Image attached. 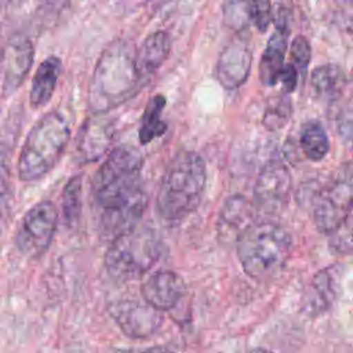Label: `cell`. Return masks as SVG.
<instances>
[{
    "label": "cell",
    "instance_id": "6da1fadb",
    "mask_svg": "<svg viewBox=\"0 0 353 353\" xmlns=\"http://www.w3.org/2000/svg\"><path fill=\"white\" fill-rule=\"evenodd\" d=\"M137 51L125 40L112 41L98 58L88 85V108L105 113L128 101L141 87Z\"/></svg>",
    "mask_w": 353,
    "mask_h": 353
},
{
    "label": "cell",
    "instance_id": "7a4b0ae2",
    "mask_svg": "<svg viewBox=\"0 0 353 353\" xmlns=\"http://www.w3.org/2000/svg\"><path fill=\"white\" fill-rule=\"evenodd\" d=\"M205 163L190 150L179 152L167 165L159 185L156 211L168 225L181 223L200 204L205 189Z\"/></svg>",
    "mask_w": 353,
    "mask_h": 353
},
{
    "label": "cell",
    "instance_id": "3957f363",
    "mask_svg": "<svg viewBox=\"0 0 353 353\" xmlns=\"http://www.w3.org/2000/svg\"><path fill=\"white\" fill-rule=\"evenodd\" d=\"M291 248L292 240L287 229L269 221H254L236 239L243 270L258 281L274 279L284 269Z\"/></svg>",
    "mask_w": 353,
    "mask_h": 353
},
{
    "label": "cell",
    "instance_id": "277c9868",
    "mask_svg": "<svg viewBox=\"0 0 353 353\" xmlns=\"http://www.w3.org/2000/svg\"><path fill=\"white\" fill-rule=\"evenodd\" d=\"M70 139V124L59 110L41 116L30 128L18 157V176L33 182L50 172L61 160Z\"/></svg>",
    "mask_w": 353,
    "mask_h": 353
},
{
    "label": "cell",
    "instance_id": "5b68a950",
    "mask_svg": "<svg viewBox=\"0 0 353 353\" xmlns=\"http://www.w3.org/2000/svg\"><path fill=\"white\" fill-rule=\"evenodd\" d=\"M142 167L143 157L135 148L119 146L108 154L91 182L92 199L99 211L145 190L141 183Z\"/></svg>",
    "mask_w": 353,
    "mask_h": 353
},
{
    "label": "cell",
    "instance_id": "8992f818",
    "mask_svg": "<svg viewBox=\"0 0 353 353\" xmlns=\"http://www.w3.org/2000/svg\"><path fill=\"white\" fill-rule=\"evenodd\" d=\"M161 252L160 236L150 228L137 225L112 240L103 259L105 270L119 283L137 280L157 263Z\"/></svg>",
    "mask_w": 353,
    "mask_h": 353
},
{
    "label": "cell",
    "instance_id": "52a82bcc",
    "mask_svg": "<svg viewBox=\"0 0 353 353\" xmlns=\"http://www.w3.org/2000/svg\"><path fill=\"white\" fill-rule=\"evenodd\" d=\"M353 207V161L341 164L320 192L313 210L319 232L330 234Z\"/></svg>",
    "mask_w": 353,
    "mask_h": 353
},
{
    "label": "cell",
    "instance_id": "ba28073f",
    "mask_svg": "<svg viewBox=\"0 0 353 353\" xmlns=\"http://www.w3.org/2000/svg\"><path fill=\"white\" fill-rule=\"evenodd\" d=\"M58 226V210L54 203L43 200L22 218L15 236L18 250L28 258L41 256L50 247Z\"/></svg>",
    "mask_w": 353,
    "mask_h": 353
},
{
    "label": "cell",
    "instance_id": "9c48e42d",
    "mask_svg": "<svg viewBox=\"0 0 353 353\" xmlns=\"http://www.w3.org/2000/svg\"><path fill=\"white\" fill-rule=\"evenodd\" d=\"M108 310L117 327L134 339H145L154 335L164 321L161 310L146 301L120 299L112 302Z\"/></svg>",
    "mask_w": 353,
    "mask_h": 353
},
{
    "label": "cell",
    "instance_id": "30bf717a",
    "mask_svg": "<svg viewBox=\"0 0 353 353\" xmlns=\"http://www.w3.org/2000/svg\"><path fill=\"white\" fill-rule=\"evenodd\" d=\"M292 181L287 165L280 160L268 161L254 185V204L268 212H279L288 201Z\"/></svg>",
    "mask_w": 353,
    "mask_h": 353
},
{
    "label": "cell",
    "instance_id": "8fae6325",
    "mask_svg": "<svg viewBox=\"0 0 353 353\" xmlns=\"http://www.w3.org/2000/svg\"><path fill=\"white\" fill-rule=\"evenodd\" d=\"M343 268L339 263L319 270L306 284L301 295V312L307 317L325 313L336 301Z\"/></svg>",
    "mask_w": 353,
    "mask_h": 353
},
{
    "label": "cell",
    "instance_id": "7c38bea8",
    "mask_svg": "<svg viewBox=\"0 0 353 353\" xmlns=\"http://www.w3.org/2000/svg\"><path fill=\"white\" fill-rule=\"evenodd\" d=\"M114 123L105 117V113H92L81 125L76 138V159L88 164L101 159L114 138Z\"/></svg>",
    "mask_w": 353,
    "mask_h": 353
},
{
    "label": "cell",
    "instance_id": "4fadbf2b",
    "mask_svg": "<svg viewBox=\"0 0 353 353\" xmlns=\"http://www.w3.org/2000/svg\"><path fill=\"white\" fill-rule=\"evenodd\" d=\"M252 63V51L245 40L234 39L221 52L215 76L225 90H236L245 83Z\"/></svg>",
    "mask_w": 353,
    "mask_h": 353
},
{
    "label": "cell",
    "instance_id": "5bb4252c",
    "mask_svg": "<svg viewBox=\"0 0 353 353\" xmlns=\"http://www.w3.org/2000/svg\"><path fill=\"white\" fill-rule=\"evenodd\" d=\"M34 57L32 41L23 34H14L8 39L4 48V80L3 94L11 95L19 88L28 76Z\"/></svg>",
    "mask_w": 353,
    "mask_h": 353
},
{
    "label": "cell",
    "instance_id": "9a60e30c",
    "mask_svg": "<svg viewBox=\"0 0 353 353\" xmlns=\"http://www.w3.org/2000/svg\"><path fill=\"white\" fill-rule=\"evenodd\" d=\"M148 194L141 192L127 201L113 207L101 210L99 230L106 237L113 240L119 234L135 228L148 207Z\"/></svg>",
    "mask_w": 353,
    "mask_h": 353
},
{
    "label": "cell",
    "instance_id": "2e32d148",
    "mask_svg": "<svg viewBox=\"0 0 353 353\" xmlns=\"http://www.w3.org/2000/svg\"><path fill=\"white\" fill-rule=\"evenodd\" d=\"M142 299L159 310H170L178 305L185 294L182 277L172 270L153 273L141 287Z\"/></svg>",
    "mask_w": 353,
    "mask_h": 353
},
{
    "label": "cell",
    "instance_id": "e0dca14e",
    "mask_svg": "<svg viewBox=\"0 0 353 353\" xmlns=\"http://www.w3.org/2000/svg\"><path fill=\"white\" fill-rule=\"evenodd\" d=\"M290 34L288 21L281 17L276 23V30L268 40L266 48L259 61V80L263 85H274L284 68L287 52V39Z\"/></svg>",
    "mask_w": 353,
    "mask_h": 353
},
{
    "label": "cell",
    "instance_id": "ac0fdd59",
    "mask_svg": "<svg viewBox=\"0 0 353 353\" xmlns=\"http://www.w3.org/2000/svg\"><path fill=\"white\" fill-rule=\"evenodd\" d=\"M171 52V40L165 32L149 34L137 50V66L143 81L154 74Z\"/></svg>",
    "mask_w": 353,
    "mask_h": 353
},
{
    "label": "cell",
    "instance_id": "d6986e66",
    "mask_svg": "<svg viewBox=\"0 0 353 353\" xmlns=\"http://www.w3.org/2000/svg\"><path fill=\"white\" fill-rule=\"evenodd\" d=\"M62 62L58 57L46 58L37 68L30 87V105L33 108L44 106L52 97L57 87L58 77L61 74Z\"/></svg>",
    "mask_w": 353,
    "mask_h": 353
},
{
    "label": "cell",
    "instance_id": "ffe728a7",
    "mask_svg": "<svg viewBox=\"0 0 353 353\" xmlns=\"http://www.w3.org/2000/svg\"><path fill=\"white\" fill-rule=\"evenodd\" d=\"M345 84V72L335 63H325L317 66L310 73L312 90L320 99H336L342 94Z\"/></svg>",
    "mask_w": 353,
    "mask_h": 353
},
{
    "label": "cell",
    "instance_id": "44dd1931",
    "mask_svg": "<svg viewBox=\"0 0 353 353\" xmlns=\"http://www.w3.org/2000/svg\"><path fill=\"white\" fill-rule=\"evenodd\" d=\"M254 207L245 197L243 196H232L229 197L221 211L219 223L223 233H236V239L239 234L254 221Z\"/></svg>",
    "mask_w": 353,
    "mask_h": 353
},
{
    "label": "cell",
    "instance_id": "7402d4cb",
    "mask_svg": "<svg viewBox=\"0 0 353 353\" xmlns=\"http://www.w3.org/2000/svg\"><path fill=\"white\" fill-rule=\"evenodd\" d=\"M165 106V98L160 94L154 95L146 105L142 123L139 127V142L142 145L150 143L153 139L163 135L167 130V123L161 119Z\"/></svg>",
    "mask_w": 353,
    "mask_h": 353
},
{
    "label": "cell",
    "instance_id": "603a6c76",
    "mask_svg": "<svg viewBox=\"0 0 353 353\" xmlns=\"http://www.w3.org/2000/svg\"><path fill=\"white\" fill-rule=\"evenodd\" d=\"M299 142L305 156L313 161L323 160L330 150L328 137L323 125L314 120L303 125Z\"/></svg>",
    "mask_w": 353,
    "mask_h": 353
},
{
    "label": "cell",
    "instance_id": "cb8c5ba5",
    "mask_svg": "<svg viewBox=\"0 0 353 353\" xmlns=\"http://www.w3.org/2000/svg\"><path fill=\"white\" fill-rule=\"evenodd\" d=\"M81 212V175L72 176L62 192V215L70 226L76 223Z\"/></svg>",
    "mask_w": 353,
    "mask_h": 353
},
{
    "label": "cell",
    "instance_id": "d4e9b609",
    "mask_svg": "<svg viewBox=\"0 0 353 353\" xmlns=\"http://www.w3.org/2000/svg\"><path fill=\"white\" fill-rule=\"evenodd\" d=\"M222 14L225 25L234 30H243L252 22L251 0H225Z\"/></svg>",
    "mask_w": 353,
    "mask_h": 353
},
{
    "label": "cell",
    "instance_id": "484cf974",
    "mask_svg": "<svg viewBox=\"0 0 353 353\" xmlns=\"http://www.w3.org/2000/svg\"><path fill=\"white\" fill-rule=\"evenodd\" d=\"M328 245L332 252L339 255H347L353 251V207L330 233Z\"/></svg>",
    "mask_w": 353,
    "mask_h": 353
},
{
    "label": "cell",
    "instance_id": "4316f807",
    "mask_svg": "<svg viewBox=\"0 0 353 353\" xmlns=\"http://www.w3.org/2000/svg\"><path fill=\"white\" fill-rule=\"evenodd\" d=\"M290 62L298 69L305 72L310 62V44L305 36H296L290 47Z\"/></svg>",
    "mask_w": 353,
    "mask_h": 353
},
{
    "label": "cell",
    "instance_id": "83f0119b",
    "mask_svg": "<svg viewBox=\"0 0 353 353\" xmlns=\"http://www.w3.org/2000/svg\"><path fill=\"white\" fill-rule=\"evenodd\" d=\"M252 22L259 32H265L272 21L270 0H251Z\"/></svg>",
    "mask_w": 353,
    "mask_h": 353
},
{
    "label": "cell",
    "instance_id": "f1b7e54d",
    "mask_svg": "<svg viewBox=\"0 0 353 353\" xmlns=\"http://www.w3.org/2000/svg\"><path fill=\"white\" fill-rule=\"evenodd\" d=\"M11 200V183L10 172L4 163H0V229L6 219V214L10 207Z\"/></svg>",
    "mask_w": 353,
    "mask_h": 353
},
{
    "label": "cell",
    "instance_id": "f546056e",
    "mask_svg": "<svg viewBox=\"0 0 353 353\" xmlns=\"http://www.w3.org/2000/svg\"><path fill=\"white\" fill-rule=\"evenodd\" d=\"M298 69L290 62L287 65H284L283 70H281V74H280V79L279 81H281L283 84V88L287 91V92H291L294 91V88L296 87V83H298Z\"/></svg>",
    "mask_w": 353,
    "mask_h": 353
},
{
    "label": "cell",
    "instance_id": "4dcf8cb0",
    "mask_svg": "<svg viewBox=\"0 0 353 353\" xmlns=\"http://www.w3.org/2000/svg\"><path fill=\"white\" fill-rule=\"evenodd\" d=\"M339 3H343V4H353V0H336Z\"/></svg>",
    "mask_w": 353,
    "mask_h": 353
}]
</instances>
